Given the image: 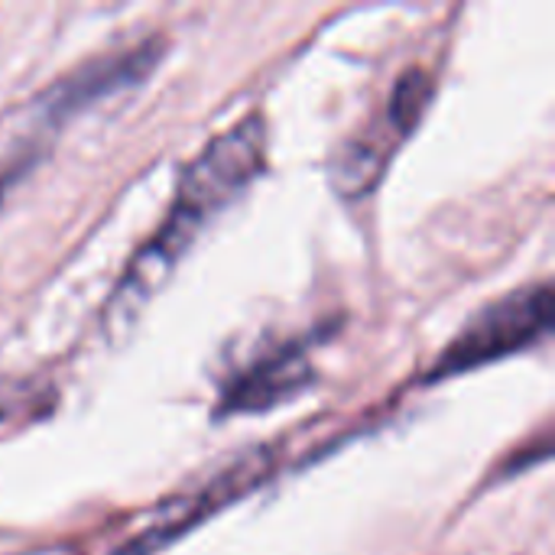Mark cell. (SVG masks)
<instances>
[{
	"mask_svg": "<svg viewBox=\"0 0 555 555\" xmlns=\"http://www.w3.org/2000/svg\"><path fill=\"white\" fill-rule=\"evenodd\" d=\"M29 166H33V156H23V159H16L7 172H0V208H3V202H7V195H10V189L26 176Z\"/></svg>",
	"mask_w": 555,
	"mask_h": 555,
	"instance_id": "8",
	"label": "cell"
},
{
	"mask_svg": "<svg viewBox=\"0 0 555 555\" xmlns=\"http://www.w3.org/2000/svg\"><path fill=\"white\" fill-rule=\"evenodd\" d=\"M263 169H267V124L260 114H247L231 130L208 140V146L182 172L166 221L133 254L114 296L107 299L104 325L111 335L133 325L140 309L159 293V286L179 267L185 250L195 244V237L231 202H237L254 185V179L263 176Z\"/></svg>",
	"mask_w": 555,
	"mask_h": 555,
	"instance_id": "1",
	"label": "cell"
},
{
	"mask_svg": "<svg viewBox=\"0 0 555 555\" xmlns=\"http://www.w3.org/2000/svg\"><path fill=\"white\" fill-rule=\"evenodd\" d=\"M270 472H273V452L270 449L247 452L231 468L215 475L208 485H202L192 494H182V498L163 504L150 517V524L137 537L120 543L114 555H156L159 550H166L169 543L182 540L198 524H205L208 517H215V514L228 511L231 504H237L241 498H247L254 488H260L270 478Z\"/></svg>",
	"mask_w": 555,
	"mask_h": 555,
	"instance_id": "3",
	"label": "cell"
},
{
	"mask_svg": "<svg viewBox=\"0 0 555 555\" xmlns=\"http://www.w3.org/2000/svg\"><path fill=\"white\" fill-rule=\"evenodd\" d=\"M393 146L384 137L348 140L332 159V185L341 198H364L377 189Z\"/></svg>",
	"mask_w": 555,
	"mask_h": 555,
	"instance_id": "6",
	"label": "cell"
},
{
	"mask_svg": "<svg viewBox=\"0 0 555 555\" xmlns=\"http://www.w3.org/2000/svg\"><path fill=\"white\" fill-rule=\"evenodd\" d=\"M315 380L312 361L306 345H283L254 361L247 371H237L221 393L215 413L237 416V413H267L299 393Z\"/></svg>",
	"mask_w": 555,
	"mask_h": 555,
	"instance_id": "5",
	"label": "cell"
},
{
	"mask_svg": "<svg viewBox=\"0 0 555 555\" xmlns=\"http://www.w3.org/2000/svg\"><path fill=\"white\" fill-rule=\"evenodd\" d=\"M429 101H433V78L423 68L403 72L400 81L393 85L390 101H387V127L397 133L400 143L420 127Z\"/></svg>",
	"mask_w": 555,
	"mask_h": 555,
	"instance_id": "7",
	"label": "cell"
},
{
	"mask_svg": "<svg viewBox=\"0 0 555 555\" xmlns=\"http://www.w3.org/2000/svg\"><path fill=\"white\" fill-rule=\"evenodd\" d=\"M166 52V42L159 36L146 39V42H137V46H127V49H117V52H107V55H98L85 65H78L75 72L62 75L55 85H49L42 94H39V114L49 120V124H65L68 117L107 101V98H117L137 85H143L159 59Z\"/></svg>",
	"mask_w": 555,
	"mask_h": 555,
	"instance_id": "4",
	"label": "cell"
},
{
	"mask_svg": "<svg viewBox=\"0 0 555 555\" xmlns=\"http://www.w3.org/2000/svg\"><path fill=\"white\" fill-rule=\"evenodd\" d=\"M550 332H553V289L546 283L520 286L488 302L462 325V332L426 371V384L455 380L501 358L520 354L540 345Z\"/></svg>",
	"mask_w": 555,
	"mask_h": 555,
	"instance_id": "2",
	"label": "cell"
}]
</instances>
